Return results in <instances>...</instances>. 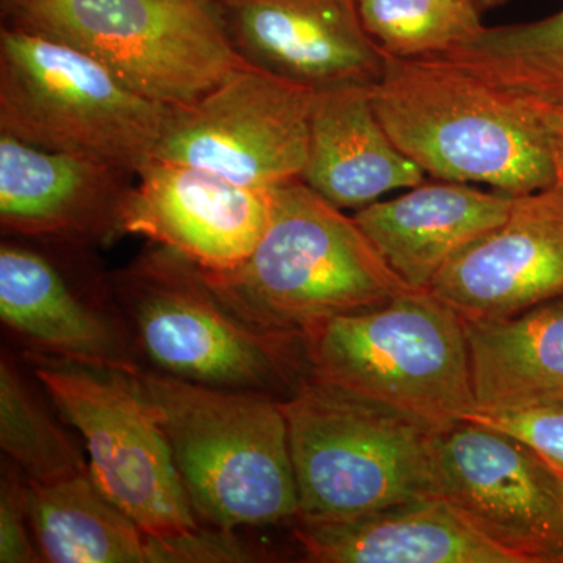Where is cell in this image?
Here are the masks:
<instances>
[{"instance_id":"cell-1","label":"cell","mask_w":563,"mask_h":563,"mask_svg":"<svg viewBox=\"0 0 563 563\" xmlns=\"http://www.w3.org/2000/svg\"><path fill=\"white\" fill-rule=\"evenodd\" d=\"M27 362L63 420L80 433L95 483L162 543L165 563L251 561L235 532L210 528L196 517L135 374L33 351Z\"/></svg>"},{"instance_id":"cell-2","label":"cell","mask_w":563,"mask_h":563,"mask_svg":"<svg viewBox=\"0 0 563 563\" xmlns=\"http://www.w3.org/2000/svg\"><path fill=\"white\" fill-rule=\"evenodd\" d=\"M374 110L426 176L521 196L555 185L550 141L531 101L442 58L387 55Z\"/></svg>"},{"instance_id":"cell-3","label":"cell","mask_w":563,"mask_h":563,"mask_svg":"<svg viewBox=\"0 0 563 563\" xmlns=\"http://www.w3.org/2000/svg\"><path fill=\"white\" fill-rule=\"evenodd\" d=\"M135 377L202 525L235 532L298 518L282 399L146 369Z\"/></svg>"},{"instance_id":"cell-4","label":"cell","mask_w":563,"mask_h":563,"mask_svg":"<svg viewBox=\"0 0 563 563\" xmlns=\"http://www.w3.org/2000/svg\"><path fill=\"white\" fill-rule=\"evenodd\" d=\"M261 242L229 272L206 274L240 317L273 332L301 333L339 314L373 309L412 291L354 217L301 179L272 188Z\"/></svg>"},{"instance_id":"cell-5","label":"cell","mask_w":563,"mask_h":563,"mask_svg":"<svg viewBox=\"0 0 563 563\" xmlns=\"http://www.w3.org/2000/svg\"><path fill=\"white\" fill-rule=\"evenodd\" d=\"M110 285L136 351L158 373L277 399L309 377L301 333L244 320L179 252L155 244Z\"/></svg>"},{"instance_id":"cell-6","label":"cell","mask_w":563,"mask_h":563,"mask_svg":"<svg viewBox=\"0 0 563 563\" xmlns=\"http://www.w3.org/2000/svg\"><path fill=\"white\" fill-rule=\"evenodd\" d=\"M301 523H336L437 495L440 429L303 379L282 399Z\"/></svg>"},{"instance_id":"cell-7","label":"cell","mask_w":563,"mask_h":563,"mask_svg":"<svg viewBox=\"0 0 563 563\" xmlns=\"http://www.w3.org/2000/svg\"><path fill=\"white\" fill-rule=\"evenodd\" d=\"M309 377L398 410L432 428H450L476 410L465 321L431 291L307 325Z\"/></svg>"},{"instance_id":"cell-8","label":"cell","mask_w":563,"mask_h":563,"mask_svg":"<svg viewBox=\"0 0 563 563\" xmlns=\"http://www.w3.org/2000/svg\"><path fill=\"white\" fill-rule=\"evenodd\" d=\"M169 107L141 98L65 41L0 32V133L135 174L161 140Z\"/></svg>"},{"instance_id":"cell-9","label":"cell","mask_w":563,"mask_h":563,"mask_svg":"<svg viewBox=\"0 0 563 563\" xmlns=\"http://www.w3.org/2000/svg\"><path fill=\"white\" fill-rule=\"evenodd\" d=\"M5 14L11 25L85 52L165 107L195 102L247 65L213 0H24Z\"/></svg>"},{"instance_id":"cell-10","label":"cell","mask_w":563,"mask_h":563,"mask_svg":"<svg viewBox=\"0 0 563 563\" xmlns=\"http://www.w3.org/2000/svg\"><path fill=\"white\" fill-rule=\"evenodd\" d=\"M314 92L247 63L195 102L169 107L152 158L257 190L301 179Z\"/></svg>"},{"instance_id":"cell-11","label":"cell","mask_w":563,"mask_h":563,"mask_svg":"<svg viewBox=\"0 0 563 563\" xmlns=\"http://www.w3.org/2000/svg\"><path fill=\"white\" fill-rule=\"evenodd\" d=\"M437 495L518 563H563V506L550 463L509 433L462 420L435 443Z\"/></svg>"},{"instance_id":"cell-12","label":"cell","mask_w":563,"mask_h":563,"mask_svg":"<svg viewBox=\"0 0 563 563\" xmlns=\"http://www.w3.org/2000/svg\"><path fill=\"white\" fill-rule=\"evenodd\" d=\"M272 190L243 187L198 166L150 158L136 172L120 235L144 236L179 252L203 272L250 257L272 214Z\"/></svg>"},{"instance_id":"cell-13","label":"cell","mask_w":563,"mask_h":563,"mask_svg":"<svg viewBox=\"0 0 563 563\" xmlns=\"http://www.w3.org/2000/svg\"><path fill=\"white\" fill-rule=\"evenodd\" d=\"M233 49L252 66L312 88L366 85L387 54L363 25L357 0H213Z\"/></svg>"},{"instance_id":"cell-14","label":"cell","mask_w":563,"mask_h":563,"mask_svg":"<svg viewBox=\"0 0 563 563\" xmlns=\"http://www.w3.org/2000/svg\"><path fill=\"white\" fill-rule=\"evenodd\" d=\"M429 291L465 321L515 317L563 296V187L515 196L506 220L443 266Z\"/></svg>"},{"instance_id":"cell-15","label":"cell","mask_w":563,"mask_h":563,"mask_svg":"<svg viewBox=\"0 0 563 563\" xmlns=\"http://www.w3.org/2000/svg\"><path fill=\"white\" fill-rule=\"evenodd\" d=\"M135 174L79 155L40 150L0 133V224L33 239L106 242Z\"/></svg>"},{"instance_id":"cell-16","label":"cell","mask_w":563,"mask_h":563,"mask_svg":"<svg viewBox=\"0 0 563 563\" xmlns=\"http://www.w3.org/2000/svg\"><path fill=\"white\" fill-rule=\"evenodd\" d=\"M0 318L33 352L136 374L143 369L128 328L84 301L43 255L0 247Z\"/></svg>"},{"instance_id":"cell-17","label":"cell","mask_w":563,"mask_h":563,"mask_svg":"<svg viewBox=\"0 0 563 563\" xmlns=\"http://www.w3.org/2000/svg\"><path fill=\"white\" fill-rule=\"evenodd\" d=\"M515 196L461 181H422L390 201L354 213L393 272L415 290L429 291L459 252L498 228Z\"/></svg>"},{"instance_id":"cell-18","label":"cell","mask_w":563,"mask_h":563,"mask_svg":"<svg viewBox=\"0 0 563 563\" xmlns=\"http://www.w3.org/2000/svg\"><path fill=\"white\" fill-rule=\"evenodd\" d=\"M301 180L339 209L357 211L417 187L426 174L385 131L369 87L347 85L314 92Z\"/></svg>"},{"instance_id":"cell-19","label":"cell","mask_w":563,"mask_h":563,"mask_svg":"<svg viewBox=\"0 0 563 563\" xmlns=\"http://www.w3.org/2000/svg\"><path fill=\"white\" fill-rule=\"evenodd\" d=\"M295 532L317 563H518L440 496L336 523L298 521Z\"/></svg>"},{"instance_id":"cell-20","label":"cell","mask_w":563,"mask_h":563,"mask_svg":"<svg viewBox=\"0 0 563 563\" xmlns=\"http://www.w3.org/2000/svg\"><path fill=\"white\" fill-rule=\"evenodd\" d=\"M465 331L477 412L563 404V296Z\"/></svg>"},{"instance_id":"cell-21","label":"cell","mask_w":563,"mask_h":563,"mask_svg":"<svg viewBox=\"0 0 563 563\" xmlns=\"http://www.w3.org/2000/svg\"><path fill=\"white\" fill-rule=\"evenodd\" d=\"M27 503L41 562L157 563L155 540L103 495L90 470L57 483L27 479Z\"/></svg>"},{"instance_id":"cell-22","label":"cell","mask_w":563,"mask_h":563,"mask_svg":"<svg viewBox=\"0 0 563 563\" xmlns=\"http://www.w3.org/2000/svg\"><path fill=\"white\" fill-rule=\"evenodd\" d=\"M435 58L529 101L563 102V10L520 24L485 25Z\"/></svg>"},{"instance_id":"cell-23","label":"cell","mask_w":563,"mask_h":563,"mask_svg":"<svg viewBox=\"0 0 563 563\" xmlns=\"http://www.w3.org/2000/svg\"><path fill=\"white\" fill-rule=\"evenodd\" d=\"M0 448L32 483H57L90 470L79 446L7 355L0 361Z\"/></svg>"},{"instance_id":"cell-24","label":"cell","mask_w":563,"mask_h":563,"mask_svg":"<svg viewBox=\"0 0 563 563\" xmlns=\"http://www.w3.org/2000/svg\"><path fill=\"white\" fill-rule=\"evenodd\" d=\"M366 32L390 57L432 58L472 40L483 14L462 0H357Z\"/></svg>"},{"instance_id":"cell-25","label":"cell","mask_w":563,"mask_h":563,"mask_svg":"<svg viewBox=\"0 0 563 563\" xmlns=\"http://www.w3.org/2000/svg\"><path fill=\"white\" fill-rule=\"evenodd\" d=\"M463 420L483 422L485 426L509 433L536 451L551 465L563 470V404L512 410V412H474Z\"/></svg>"},{"instance_id":"cell-26","label":"cell","mask_w":563,"mask_h":563,"mask_svg":"<svg viewBox=\"0 0 563 563\" xmlns=\"http://www.w3.org/2000/svg\"><path fill=\"white\" fill-rule=\"evenodd\" d=\"M0 562H41L29 517L27 477L10 461L2 463L0 481Z\"/></svg>"},{"instance_id":"cell-27","label":"cell","mask_w":563,"mask_h":563,"mask_svg":"<svg viewBox=\"0 0 563 563\" xmlns=\"http://www.w3.org/2000/svg\"><path fill=\"white\" fill-rule=\"evenodd\" d=\"M529 101V99H528ZM547 131L550 141L551 157H553L555 185L563 187V102H533Z\"/></svg>"},{"instance_id":"cell-28","label":"cell","mask_w":563,"mask_h":563,"mask_svg":"<svg viewBox=\"0 0 563 563\" xmlns=\"http://www.w3.org/2000/svg\"><path fill=\"white\" fill-rule=\"evenodd\" d=\"M462 2L468 3L474 10L479 11L481 14L488 13V11L499 9V7L506 5L510 0H462Z\"/></svg>"},{"instance_id":"cell-29","label":"cell","mask_w":563,"mask_h":563,"mask_svg":"<svg viewBox=\"0 0 563 563\" xmlns=\"http://www.w3.org/2000/svg\"><path fill=\"white\" fill-rule=\"evenodd\" d=\"M548 463H550V462H548ZM550 466H551V470H553L555 485H558L559 496H561V501H562V506H563V470L558 468V466L551 465V463H550Z\"/></svg>"},{"instance_id":"cell-30","label":"cell","mask_w":563,"mask_h":563,"mask_svg":"<svg viewBox=\"0 0 563 563\" xmlns=\"http://www.w3.org/2000/svg\"><path fill=\"white\" fill-rule=\"evenodd\" d=\"M24 2V0H2L3 11L11 9V7L18 5V3Z\"/></svg>"}]
</instances>
